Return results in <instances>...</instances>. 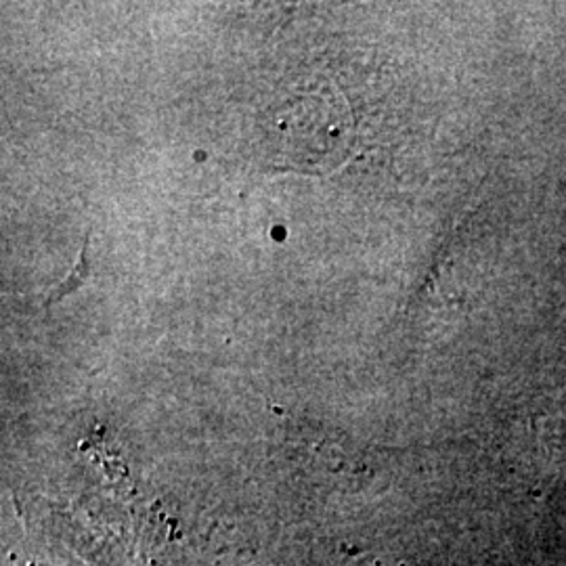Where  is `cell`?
I'll return each mask as SVG.
<instances>
[{
  "instance_id": "1",
  "label": "cell",
  "mask_w": 566,
  "mask_h": 566,
  "mask_svg": "<svg viewBox=\"0 0 566 566\" xmlns=\"http://www.w3.org/2000/svg\"><path fill=\"white\" fill-rule=\"evenodd\" d=\"M86 243H88V238L82 242L81 256H78L76 264L72 266V271L67 273V277L51 290V294H49V298H46V303H44L46 308L53 306L55 303H60L65 296H70L72 292H76V290L88 280V275H91V263H88V259H86V250H88Z\"/></svg>"
}]
</instances>
